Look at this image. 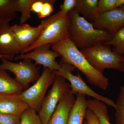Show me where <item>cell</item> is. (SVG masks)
<instances>
[{"instance_id": "6da1fadb", "label": "cell", "mask_w": 124, "mask_h": 124, "mask_svg": "<svg viewBox=\"0 0 124 124\" xmlns=\"http://www.w3.org/2000/svg\"><path fill=\"white\" fill-rule=\"evenodd\" d=\"M52 48L62 57L60 62L77 68L84 75L89 83L103 90L108 88V78L91 66L70 38L52 45Z\"/></svg>"}, {"instance_id": "7a4b0ae2", "label": "cell", "mask_w": 124, "mask_h": 124, "mask_svg": "<svg viewBox=\"0 0 124 124\" xmlns=\"http://www.w3.org/2000/svg\"><path fill=\"white\" fill-rule=\"evenodd\" d=\"M68 15L69 38L80 50L104 44L112 37L106 31L95 28L92 23L81 17L75 9Z\"/></svg>"}, {"instance_id": "3957f363", "label": "cell", "mask_w": 124, "mask_h": 124, "mask_svg": "<svg viewBox=\"0 0 124 124\" xmlns=\"http://www.w3.org/2000/svg\"><path fill=\"white\" fill-rule=\"evenodd\" d=\"M68 15L63 16L60 11L41 23L42 28L39 38L22 53L26 54L43 45L54 44L69 38Z\"/></svg>"}, {"instance_id": "277c9868", "label": "cell", "mask_w": 124, "mask_h": 124, "mask_svg": "<svg viewBox=\"0 0 124 124\" xmlns=\"http://www.w3.org/2000/svg\"><path fill=\"white\" fill-rule=\"evenodd\" d=\"M80 50L91 66L101 72L103 73L106 69L124 72L122 56L113 51L110 46L103 44Z\"/></svg>"}, {"instance_id": "5b68a950", "label": "cell", "mask_w": 124, "mask_h": 124, "mask_svg": "<svg viewBox=\"0 0 124 124\" xmlns=\"http://www.w3.org/2000/svg\"><path fill=\"white\" fill-rule=\"evenodd\" d=\"M55 75L54 71L44 67L41 75L31 87L18 94L19 98L25 102L29 108L39 113L49 86L53 83Z\"/></svg>"}, {"instance_id": "8992f818", "label": "cell", "mask_w": 124, "mask_h": 124, "mask_svg": "<svg viewBox=\"0 0 124 124\" xmlns=\"http://www.w3.org/2000/svg\"><path fill=\"white\" fill-rule=\"evenodd\" d=\"M61 67L58 70L54 71L55 75L62 76L70 83V92L73 94H77L88 95L104 103L106 105L115 108L116 103L111 99L99 94L90 88L82 79L79 74L75 75L72 71L75 68L71 64L60 62Z\"/></svg>"}, {"instance_id": "52a82bcc", "label": "cell", "mask_w": 124, "mask_h": 124, "mask_svg": "<svg viewBox=\"0 0 124 124\" xmlns=\"http://www.w3.org/2000/svg\"><path fill=\"white\" fill-rule=\"evenodd\" d=\"M0 69L8 71L15 76V79L24 90L28 88L29 84L36 81L40 77L39 67L29 59H24L19 63L13 62L5 58L1 59Z\"/></svg>"}, {"instance_id": "ba28073f", "label": "cell", "mask_w": 124, "mask_h": 124, "mask_svg": "<svg viewBox=\"0 0 124 124\" xmlns=\"http://www.w3.org/2000/svg\"><path fill=\"white\" fill-rule=\"evenodd\" d=\"M66 80L62 76L55 75L52 88L45 97L38 113L42 124L48 122L59 102L65 94L70 91V85Z\"/></svg>"}, {"instance_id": "9c48e42d", "label": "cell", "mask_w": 124, "mask_h": 124, "mask_svg": "<svg viewBox=\"0 0 124 124\" xmlns=\"http://www.w3.org/2000/svg\"><path fill=\"white\" fill-rule=\"evenodd\" d=\"M50 44L43 45L26 54H20L15 58L16 60L29 59L33 60L36 64L43 66L52 70L57 71L61 65L55 61L60 55L57 52L50 50Z\"/></svg>"}, {"instance_id": "30bf717a", "label": "cell", "mask_w": 124, "mask_h": 124, "mask_svg": "<svg viewBox=\"0 0 124 124\" xmlns=\"http://www.w3.org/2000/svg\"><path fill=\"white\" fill-rule=\"evenodd\" d=\"M97 29L113 35L124 26V11L117 8L96 16L93 23Z\"/></svg>"}, {"instance_id": "8fae6325", "label": "cell", "mask_w": 124, "mask_h": 124, "mask_svg": "<svg viewBox=\"0 0 124 124\" xmlns=\"http://www.w3.org/2000/svg\"><path fill=\"white\" fill-rule=\"evenodd\" d=\"M11 28L22 54L38 39L42 31V27L41 23L37 27L24 23L15 24L11 26Z\"/></svg>"}, {"instance_id": "7c38bea8", "label": "cell", "mask_w": 124, "mask_h": 124, "mask_svg": "<svg viewBox=\"0 0 124 124\" xmlns=\"http://www.w3.org/2000/svg\"><path fill=\"white\" fill-rule=\"evenodd\" d=\"M11 26L9 22H0V54L15 58L21 52Z\"/></svg>"}, {"instance_id": "4fadbf2b", "label": "cell", "mask_w": 124, "mask_h": 124, "mask_svg": "<svg viewBox=\"0 0 124 124\" xmlns=\"http://www.w3.org/2000/svg\"><path fill=\"white\" fill-rule=\"evenodd\" d=\"M74 94L67 93L59 102L50 119L46 124H67L69 114L75 101Z\"/></svg>"}, {"instance_id": "5bb4252c", "label": "cell", "mask_w": 124, "mask_h": 124, "mask_svg": "<svg viewBox=\"0 0 124 124\" xmlns=\"http://www.w3.org/2000/svg\"><path fill=\"white\" fill-rule=\"evenodd\" d=\"M29 108L27 103L18 94L0 95V112L20 116Z\"/></svg>"}, {"instance_id": "9a60e30c", "label": "cell", "mask_w": 124, "mask_h": 124, "mask_svg": "<svg viewBox=\"0 0 124 124\" xmlns=\"http://www.w3.org/2000/svg\"><path fill=\"white\" fill-rule=\"evenodd\" d=\"M75 101L71 109L67 124H83L88 108V101L86 95L77 94Z\"/></svg>"}, {"instance_id": "2e32d148", "label": "cell", "mask_w": 124, "mask_h": 124, "mask_svg": "<svg viewBox=\"0 0 124 124\" xmlns=\"http://www.w3.org/2000/svg\"><path fill=\"white\" fill-rule=\"evenodd\" d=\"M23 90L22 86L7 71L0 69V95L19 94Z\"/></svg>"}, {"instance_id": "e0dca14e", "label": "cell", "mask_w": 124, "mask_h": 124, "mask_svg": "<svg viewBox=\"0 0 124 124\" xmlns=\"http://www.w3.org/2000/svg\"><path fill=\"white\" fill-rule=\"evenodd\" d=\"M98 0H77L75 10L85 20L93 23Z\"/></svg>"}, {"instance_id": "ac0fdd59", "label": "cell", "mask_w": 124, "mask_h": 124, "mask_svg": "<svg viewBox=\"0 0 124 124\" xmlns=\"http://www.w3.org/2000/svg\"><path fill=\"white\" fill-rule=\"evenodd\" d=\"M17 0H0V22H9L16 17Z\"/></svg>"}, {"instance_id": "d6986e66", "label": "cell", "mask_w": 124, "mask_h": 124, "mask_svg": "<svg viewBox=\"0 0 124 124\" xmlns=\"http://www.w3.org/2000/svg\"><path fill=\"white\" fill-rule=\"evenodd\" d=\"M88 108L97 116L99 124H111L106 104L96 99H89Z\"/></svg>"}, {"instance_id": "ffe728a7", "label": "cell", "mask_w": 124, "mask_h": 124, "mask_svg": "<svg viewBox=\"0 0 124 124\" xmlns=\"http://www.w3.org/2000/svg\"><path fill=\"white\" fill-rule=\"evenodd\" d=\"M106 45L112 46V49L119 55H124V26L112 36L111 39L104 43Z\"/></svg>"}, {"instance_id": "44dd1931", "label": "cell", "mask_w": 124, "mask_h": 124, "mask_svg": "<svg viewBox=\"0 0 124 124\" xmlns=\"http://www.w3.org/2000/svg\"><path fill=\"white\" fill-rule=\"evenodd\" d=\"M34 0H17V10L20 12V24L25 23L31 17V7Z\"/></svg>"}, {"instance_id": "7402d4cb", "label": "cell", "mask_w": 124, "mask_h": 124, "mask_svg": "<svg viewBox=\"0 0 124 124\" xmlns=\"http://www.w3.org/2000/svg\"><path fill=\"white\" fill-rule=\"evenodd\" d=\"M115 109L116 124H124V86L121 87Z\"/></svg>"}, {"instance_id": "603a6c76", "label": "cell", "mask_w": 124, "mask_h": 124, "mask_svg": "<svg viewBox=\"0 0 124 124\" xmlns=\"http://www.w3.org/2000/svg\"><path fill=\"white\" fill-rule=\"evenodd\" d=\"M20 117V124H42L37 112L29 108L23 112Z\"/></svg>"}, {"instance_id": "cb8c5ba5", "label": "cell", "mask_w": 124, "mask_h": 124, "mask_svg": "<svg viewBox=\"0 0 124 124\" xmlns=\"http://www.w3.org/2000/svg\"><path fill=\"white\" fill-rule=\"evenodd\" d=\"M117 9L116 0H99L95 12V16L99 15Z\"/></svg>"}, {"instance_id": "d4e9b609", "label": "cell", "mask_w": 124, "mask_h": 124, "mask_svg": "<svg viewBox=\"0 0 124 124\" xmlns=\"http://www.w3.org/2000/svg\"><path fill=\"white\" fill-rule=\"evenodd\" d=\"M55 0H45L42 10L38 15L39 18H43L49 16L54 11V5L56 2Z\"/></svg>"}, {"instance_id": "484cf974", "label": "cell", "mask_w": 124, "mask_h": 124, "mask_svg": "<svg viewBox=\"0 0 124 124\" xmlns=\"http://www.w3.org/2000/svg\"><path fill=\"white\" fill-rule=\"evenodd\" d=\"M20 116L0 112V124H20Z\"/></svg>"}, {"instance_id": "4316f807", "label": "cell", "mask_w": 124, "mask_h": 124, "mask_svg": "<svg viewBox=\"0 0 124 124\" xmlns=\"http://www.w3.org/2000/svg\"><path fill=\"white\" fill-rule=\"evenodd\" d=\"M77 0H64L60 6V11L63 15L66 16L74 9L77 4Z\"/></svg>"}, {"instance_id": "83f0119b", "label": "cell", "mask_w": 124, "mask_h": 124, "mask_svg": "<svg viewBox=\"0 0 124 124\" xmlns=\"http://www.w3.org/2000/svg\"><path fill=\"white\" fill-rule=\"evenodd\" d=\"M85 118L86 124H99L97 116L95 113L88 108L86 111Z\"/></svg>"}, {"instance_id": "f1b7e54d", "label": "cell", "mask_w": 124, "mask_h": 124, "mask_svg": "<svg viewBox=\"0 0 124 124\" xmlns=\"http://www.w3.org/2000/svg\"><path fill=\"white\" fill-rule=\"evenodd\" d=\"M45 0H34L31 7V10L36 13L37 16L39 14L42 10Z\"/></svg>"}, {"instance_id": "f546056e", "label": "cell", "mask_w": 124, "mask_h": 124, "mask_svg": "<svg viewBox=\"0 0 124 124\" xmlns=\"http://www.w3.org/2000/svg\"><path fill=\"white\" fill-rule=\"evenodd\" d=\"M124 5V0H116V5L117 8Z\"/></svg>"}, {"instance_id": "4dcf8cb0", "label": "cell", "mask_w": 124, "mask_h": 124, "mask_svg": "<svg viewBox=\"0 0 124 124\" xmlns=\"http://www.w3.org/2000/svg\"><path fill=\"white\" fill-rule=\"evenodd\" d=\"M3 58H5L8 60H13L15 59L14 58L11 57H9V56H6V55H2V54H0V59Z\"/></svg>"}, {"instance_id": "1f68e13d", "label": "cell", "mask_w": 124, "mask_h": 124, "mask_svg": "<svg viewBox=\"0 0 124 124\" xmlns=\"http://www.w3.org/2000/svg\"><path fill=\"white\" fill-rule=\"evenodd\" d=\"M122 64L123 66V68H124V55L122 56Z\"/></svg>"}, {"instance_id": "d6a6232c", "label": "cell", "mask_w": 124, "mask_h": 124, "mask_svg": "<svg viewBox=\"0 0 124 124\" xmlns=\"http://www.w3.org/2000/svg\"><path fill=\"white\" fill-rule=\"evenodd\" d=\"M118 8L120 9L121 10H124V5L122 6L121 7Z\"/></svg>"}, {"instance_id": "836d02e7", "label": "cell", "mask_w": 124, "mask_h": 124, "mask_svg": "<svg viewBox=\"0 0 124 124\" xmlns=\"http://www.w3.org/2000/svg\"><path fill=\"white\" fill-rule=\"evenodd\" d=\"M86 124V121H85L84 122V124Z\"/></svg>"}]
</instances>
